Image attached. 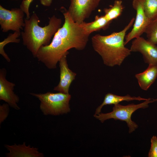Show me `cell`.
<instances>
[{
	"mask_svg": "<svg viewBox=\"0 0 157 157\" xmlns=\"http://www.w3.org/2000/svg\"><path fill=\"white\" fill-rule=\"evenodd\" d=\"M21 33L20 31H14L13 33L9 34L6 38L0 42V54L8 62H10V60L5 52L4 48L9 43H19L20 40L18 38L21 35Z\"/></svg>",
	"mask_w": 157,
	"mask_h": 157,
	"instance_id": "e0dca14e",
	"label": "cell"
},
{
	"mask_svg": "<svg viewBox=\"0 0 157 157\" xmlns=\"http://www.w3.org/2000/svg\"><path fill=\"white\" fill-rule=\"evenodd\" d=\"M7 71L5 68L0 69V100L7 103L12 108L19 110L18 105L19 100L18 96L14 92L15 85L6 79Z\"/></svg>",
	"mask_w": 157,
	"mask_h": 157,
	"instance_id": "30bf717a",
	"label": "cell"
},
{
	"mask_svg": "<svg viewBox=\"0 0 157 157\" xmlns=\"http://www.w3.org/2000/svg\"><path fill=\"white\" fill-rule=\"evenodd\" d=\"M130 50L131 52L141 53L145 63L157 65V46L147 39L141 36L135 38Z\"/></svg>",
	"mask_w": 157,
	"mask_h": 157,
	"instance_id": "9c48e42d",
	"label": "cell"
},
{
	"mask_svg": "<svg viewBox=\"0 0 157 157\" xmlns=\"http://www.w3.org/2000/svg\"><path fill=\"white\" fill-rule=\"evenodd\" d=\"M147 99L140 96L131 97L129 94L124 96H120L108 93L105 95L102 103L97 108L95 115L100 113L102 108L105 105L112 104L115 105L124 101H129L133 100L145 101Z\"/></svg>",
	"mask_w": 157,
	"mask_h": 157,
	"instance_id": "5bb4252c",
	"label": "cell"
},
{
	"mask_svg": "<svg viewBox=\"0 0 157 157\" xmlns=\"http://www.w3.org/2000/svg\"><path fill=\"white\" fill-rule=\"evenodd\" d=\"M132 4L136 11V17L132 29L125 37V45L132 39L141 36L144 33L150 22L144 10L143 0H133Z\"/></svg>",
	"mask_w": 157,
	"mask_h": 157,
	"instance_id": "ba28073f",
	"label": "cell"
},
{
	"mask_svg": "<svg viewBox=\"0 0 157 157\" xmlns=\"http://www.w3.org/2000/svg\"><path fill=\"white\" fill-rule=\"evenodd\" d=\"M141 89L147 90L155 81L157 77V65H149L143 72L135 75Z\"/></svg>",
	"mask_w": 157,
	"mask_h": 157,
	"instance_id": "4fadbf2b",
	"label": "cell"
},
{
	"mask_svg": "<svg viewBox=\"0 0 157 157\" xmlns=\"http://www.w3.org/2000/svg\"><path fill=\"white\" fill-rule=\"evenodd\" d=\"M133 18L122 31L107 35L97 34L92 37V46L94 51L101 57L106 65L113 67L120 66L131 51L125 46L124 40L127 31L133 25Z\"/></svg>",
	"mask_w": 157,
	"mask_h": 157,
	"instance_id": "7a4b0ae2",
	"label": "cell"
},
{
	"mask_svg": "<svg viewBox=\"0 0 157 157\" xmlns=\"http://www.w3.org/2000/svg\"><path fill=\"white\" fill-rule=\"evenodd\" d=\"M52 1L53 0H40V3L45 6H50Z\"/></svg>",
	"mask_w": 157,
	"mask_h": 157,
	"instance_id": "603a6c76",
	"label": "cell"
},
{
	"mask_svg": "<svg viewBox=\"0 0 157 157\" xmlns=\"http://www.w3.org/2000/svg\"></svg>",
	"mask_w": 157,
	"mask_h": 157,
	"instance_id": "d4e9b609",
	"label": "cell"
},
{
	"mask_svg": "<svg viewBox=\"0 0 157 157\" xmlns=\"http://www.w3.org/2000/svg\"><path fill=\"white\" fill-rule=\"evenodd\" d=\"M25 25L21 35L23 45L36 58L40 47L49 44L53 36L61 27L60 18L53 15L49 18L48 25L42 27L39 25L40 20L35 13L28 19L24 18Z\"/></svg>",
	"mask_w": 157,
	"mask_h": 157,
	"instance_id": "3957f363",
	"label": "cell"
},
{
	"mask_svg": "<svg viewBox=\"0 0 157 157\" xmlns=\"http://www.w3.org/2000/svg\"><path fill=\"white\" fill-rule=\"evenodd\" d=\"M151 147L148 153L149 157H157V137L153 136L151 139Z\"/></svg>",
	"mask_w": 157,
	"mask_h": 157,
	"instance_id": "ffe728a7",
	"label": "cell"
},
{
	"mask_svg": "<svg viewBox=\"0 0 157 157\" xmlns=\"http://www.w3.org/2000/svg\"><path fill=\"white\" fill-rule=\"evenodd\" d=\"M155 102H157V99L149 98L144 102L137 104H131L123 106L118 104L114 105L112 112L106 113H100L94 115V116L101 122L110 119L124 121L129 128V133H131L138 127V125L131 119L133 113L138 109L148 107L149 104Z\"/></svg>",
	"mask_w": 157,
	"mask_h": 157,
	"instance_id": "5b68a950",
	"label": "cell"
},
{
	"mask_svg": "<svg viewBox=\"0 0 157 157\" xmlns=\"http://www.w3.org/2000/svg\"><path fill=\"white\" fill-rule=\"evenodd\" d=\"M101 0H69L67 10L75 22L81 24L89 18Z\"/></svg>",
	"mask_w": 157,
	"mask_h": 157,
	"instance_id": "52a82bcc",
	"label": "cell"
},
{
	"mask_svg": "<svg viewBox=\"0 0 157 157\" xmlns=\"http://www.w3.org/2000/svg\"><path fill=\"white\" fill-rule=\"evenodd\" d=\"M24 12L19 8L7 10L0 5V25L3 32L23 30L25 25Z\"/></svg>",
	"mask_w": 157,
	"mask_h": 157,
	"instance_id": "8992f818",
	"label": "cell"
},
{
	"mask_svg": "<svg viewBox=\"0 0 157 157\" xmlns=\"http://www.w3.org/2000/svg\"><path fill=\"white\" fill-rule=\"evenodd\" d=\"M143 7L150 22L157 18V0H143Z\"/></svg>",
	"mask_w": 157,
	"mask_h": 157,
	"instance_id": "ac0fdd59",
	"label": "cell"
},
{
	"mask_svg": "<svg viewBox=\"0 0 157 157\" xmlns=\"http://www.w3.org/2000/svg\"><path fill=\"white\" fill-rule=\"evenodd\" d=\"M33 0H26L22 1L20 6V8L24 12L26 15V18L28 19L30 17L29 12L30 5Z\"/></svg>",
	"mask_w": 157,
	"mask_h": 157,
	"instance_id": "7402d4cb",
	"label": "cell"
},
{
	"mask_svg": "<svg viewBox=\"0 0 157 157\" xmlns=\"http://www.w3.org/2000/svg\"><path fill=\"white\" fill-rule=\"evenodd\" d=\"M11 0V1H18V0ZM22 0V1H25V0Z\"/></svg>",
	"mask_w": 157,
	"mask_h": 157,
	"instance_id": "cb8c5ba5",
	"label": "cell"
},
{
	"mask_svg": "<svg viewBox=\"0 0 157 157\" xmlns=\"http://www.w3.org/2000/svg\"><path fill=\"white\" fill-rule=\"evenodd\" d=\"M121 0H116L109 8L104 9V15L108 21L111 22L121 14L124 9Z\"/></svg>",
	"mask_w": 157,
	"mask_h": 157,
	"instance_id": "2e32d148",
	"label": "cell"
},
{
	"mask_svg": "<svg viewBox=\"0 0 157 157\" xmlns=\"http://www.w3.org/2000/svg\"><path fill=\"white\" fill-rule=\"evenodd\" d=\"M60 9L64 18L63 25L55 34L49 44L40 47L36 57L49 69H56L60 59L69 54L70 49H84L90 35L81 24L74 21L67 9L63 7Z\"/></svg>",
	"mask_w": 157,
	"mask_h": 157,
	"instance_id": "6da1fadb",
	"label": "cell"
},
{
	"mask_svg": "<svg viewBox=\"0 0 157 157\" xmlns=\"http://www.w3.org/2000/svg\"><path fill=\"white\" fill-rule=\"evenodd\" d=\"M144 33L148 40L155 44H157V18L150 22Z\"/></svg>",
	"mask_w": 157,
	"mask_h": 157,
	"instance_id": "d6986e66",
	"label": "cell"
},
{
	"mask_svg": "<svg viewBox=\"0 0 157 157\" xmlns=\"http://www.w3.org/2000/svg\"><path fill=\"white\" fill-rule=\"evenodd\" d=\"M30 94L40 101V108L44 115H58L67 113L70 110L69 102L71 95L69 93L47 92Z\"/></svg>",
	"mask_w": 157,
	"mask_h": 157,
	"instance_id": "277c9868",
	"label": "cell"
},
{
	"mask_svg": "<svg viewBox=\"0 0 157 157\" xmlns=\"http://www.w3.org/2000/svg\"><path fill=\"white\" fill-rule=\"evenodd\" d=\"M67 55L64 56L59 61L60 81L53 90L58 92L69 94V87L75 79L76 74L69 68L67 59Z\"/></svg>",
	"mask_w": 157,
	"mask_h": 157,
	"instance_id": "8fae6325",
	"label": "cell"
},
{
	"mask_svg": "<svg viewBox=\"0 0 157 157\" xmlns=\"http://www.w3.org/2000/svg\"><path fill=\"white\" fill-rule=\"evenodd\" d=\"M4 147L9 152L5 154L7 157H43L44 155L38 151V148L26 146V142L22 144L13 145L6 144Z\"/></svg>",
	"mask_w": 157,
	"mask_h": 157,
	"instance_id": "7c38bea8",
	"label": "cell"
},
{
	"mask_svg": "<svg viewBox=\"0 0 157 157\" xmlns=\"http://www.w3.org/2000/svg\"><path fill=\"white\" fill-rule=\"evenodd\" d=\"M111 22L106 19L104 15H96L93 21L88 23L84 21L81 24L86 33L90 35L94 31L107 29Z\"/></svg>",
	"mask_w": 157,
	"mask_h": 157,
	"instance_id": "9a60e30c",
	"label": "cell"
},
{
	"mask_svg": "<svg viewBox=\"0 0 157 157\" xmlns=\"http://www.w3.org/2000/svg\"><path fill=\"white\" fill-rule=\"evenodd\" d=\"M9 105L7 103L0 105V124L8 117L9 112Z\"/></svg>",
	"mask_w": 157,
	"mask_h": 157,
	"instance_id": "44dd1931",
	"label": "cell"
}]
</instances>
